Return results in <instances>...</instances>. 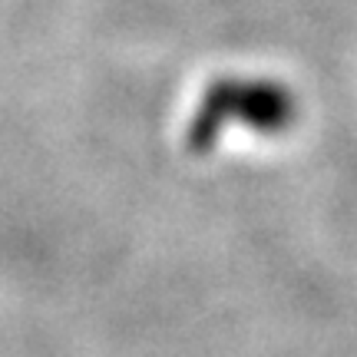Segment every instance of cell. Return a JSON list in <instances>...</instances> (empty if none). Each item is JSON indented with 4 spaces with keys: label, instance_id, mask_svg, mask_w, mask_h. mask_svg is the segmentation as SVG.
<instances>
[{
    "label": "cell",
    "instance_id": "cell-1",
    "mask_svg": "<svg viewBox=\"0 0 357 357\" xmlns=\"http://www.w3.org/2000/svg\"><path fill=\"white\" fill-rule=\"evenodd\" d=\"M231 123L265 136L284 132L298 123V96L275 79H215L192 113L185 146L192 153H212Z\"/></svg>",
    "mask_w": 357,
    "mask_h": 357
}]
</instances>
